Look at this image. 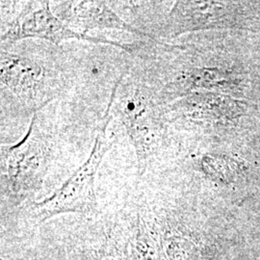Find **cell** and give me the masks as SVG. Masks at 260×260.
<instances>
[{
  "mask_svg": "<svg viewBox=\"0 0 260 260\" xmlns=\"http://www.w3.org/2000/svg\"><path fill=\"white\" fill-rule=\"evenodd\" d=\"M37 112L22 139L0 148L1 192L13 205H20L37 194L50 166L53 143L41 127Z\"/></svg>",
  "mask_w": 260,
  "mask_h": 260,
  "instance_id": "obj_1",
  "label": "cell"
},
{
  "mask_svg": "<svg viewBox=\"0 0 260 260\" xmlns=\"http://www.w3.org/2000/svg\"><path fill=\"white\" fill-rule=\"evenodd\" d=\"M108 107L125 127L135 149L138 175L143 176L150 166L161 139L162 115L158 98L153 95L149 85L121 75L112 91Z\"/></svg>",
  "mask_w": 260,
  "mask_h": 260,
  "instance_id": "obj_2",
  "label": "cell"
},
{
  "mask_svg": "<svg viewBox=\"0 0 260 260\" xmlns=\"http://www.w3.org/2000/svg\"><path fill=\"white\" fill-rule=\"evenodd\" d=\"M110 121L111 111L107 106L99 123L90 156L52 195L31 205L30 216L36 223H44L60 214H89L96 210L95 177L103 158L114 145L113 136L108 134Z\"/></svg>",
  "mask_w": 260,
  "mask_h": 260,
  "instance_id": "obj_3",
  "label": "cell"
},
{
  "mask_svg": "<svg viewBox=\"0 0 260 260\" xmlns=\"http://www.w3.org/2000/svg\"><path fill=\"white\" fill-rule=\"evenodd\" d=\"M52 2L28 1L17 16L1 28V48L28 38L46 40L56 46L69 40L87 41L93 44H103L120 47L132 52L133 46L123 45L106 38L93 37L79 33L59 19L51 10Z\"/></svg>",
  "mask_w": 260,
  "mask_h": 260,
  "instance_id": "obj_4",
  "label": "cell"
},
{
  "mask_svg": "<svg viewBox=\"0 0 260 260\" xmlns=\"http://www.w3.org/2000/svg\"><path fill=\"white\" fill-rule=\"evenodd\" d=\"M0 80L19 102L37 112L49 103L53 92L47 89L46 70L35 59L1 49Z\"/></svg>",
  "mask_w": 260,
  "mask_h": 260,
  "instance_id": "obj_5",
  "label": "cell"
},
{
  "mask_svg": "<svg viewBox=\"0 0 260 260\" xmlns=\"http://www.w3.org/2000/svg\"><path fill=\"white\" fill-rule=\"evenodd\" d=\"M106 1H61L56 2V16L75 31L88 35L95 29L129 32L140 37L152 36L132 25L112 10Z\"/></svg>",
  "mask_w": 260,
  "mask_h": 260,
  "instance_id": "obj_6",
  "label": "cell"
},
{
  "mask_svg": "<svg viewBox=\"0 0 260 260\" xmlns=\"http://www.w3.org/2000/svg\"><path fill=\"white\" fill-rule=\"evenodd\" d=\"M228 3L213 1H177L164 24L165 36H178L196 30L222 27L231 20Z\"/></svg>",
  "mask_w": 260,
  "mask_h": 260,
  "instance_id": "obj_7",
  "label": "cell"
},
{
  "mask_svg": "<svg viewBox=\"0 0 260 260\" xmlns=\"http://www.w3.org/2000/svg\"><path fill=\"white\" fill-rule=\"evenodd\" d=\"M134 250L138 260H168L157 233L144 217H138L134 234Z\"/></svg>",
  "mask_w": 260,
  "mask_h": 260,
  "instance_id": "obj_8",
  "label": "cell"
},
{
  "mask_svg": "<svg viewBox=\"0 0 260 260\" xmlns=\"http://www.w3.org/2000/svg\"><path fill=\"white\" fill-rule=\"evenodd\" d=\"M92 260H123L120 251H112V247L103 248L101 251H96L92 256Z\"/></svg>",
  "mask_w": 260,
  "mask_h": 260,
  "instance_id": "obj_9",
  "label": "cell"
}]
</instances>
